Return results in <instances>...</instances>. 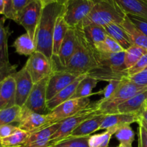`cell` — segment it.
Returning a JSON list of instances; mask_svg holds the SVG:
<instances>
[{
  "label": "cell",
  "instance_id": "cell-28",
  "mask_svg": "<svg viewBox=\"0 0 147 147\" xmlns=\"http://www.w3.org/2000/svg\"><path fill=\"white\" fill-rule=\"evenodd\" d=\"M80 27L86 39L94 45L103 41L108 36L104 27H102V26L96 25V24H89V25Z\"/></svg>",
  "mask_w": 147,
  "mask_h": 147
},
{
  "label": "cell",
  "instance_id": "cell-29",
  "mask_svg": "<svg viewBox=\"0 0 147 147\" xmlns=\"http://www.w3.org/2000/svg\"><path fill=\"white\" fill-rule=\"evenodd\" d=\"M22 107L14 105L11 107L0 110V126L12 124L20 122L21 119Z\"/></svg>",
  "mask_w": 147,
  "mask_h": 147
},
{
  "label": "cell",
  "instance_id": "cell-18",
  "mask_svg": "<svg viewBox=\"0 0 147 147\" xmlns=\"http://www.w3.org/2000/svg\"><path fill=\"white\" fill-rule=\"evenodd\" d=\"M139 117L135 115L125 114V113H115V114L106 115V118L102 122L99 130H110L113 131L116 133L118 129L121 126L126 124L137 123Z\"/></svg>",
  "mask_w": 147,
  "mask_h": 147
},
{
  "label": "cell",
  "instance_id": "cell-53",
  "mask_svg": "<svg viewBox=\"0 0 147 147\" xmlns=\"http://www.w3.org/2000/svg\"><path fill=\"white\" fill-rule=\"evenodd\" d=\"M146 109H147V105H146Z\"/></svg>",
  "mask_w": 147,
  "mask_h": 147
},
{
  "label": "cell",
  "instance_id": "cell-14",
  "mask_svg": "<svg viewBox=\"0 0 147 147\" xmlns=\"http://www.w3.org/2000/svg\"><path fill=\"white\" fill-rule=\"evenodd\" d=\"M16 83V105L22 107L32 91L34 83L26 67L13 74Z\"/></svg>",
  "mask_w": 147,
  "mask_h": 147
},
{
  "label": "cell",
  "instance_id": "cell-15",
  "mask_svg": "<svg viewBox=\"0 0 147 147\" xmlns=\"http://www.w3.org/2000/svg\"><path fill=\"white\" fill-rule=\"evenodd\" d=\"M78 76L61 71H53L49 78L47 87V100H50L63 89L73 83Z\"/></svg>",
  "mask_w": 147,
  "mask_h": 147
},
{
  "label": "cell",
  "instance_id": "cell-47",
  "mask_svg": "<svg viewBox=\"0 0 147 147\" xmlns=\"http://www.w3.org/2000/svg\"><path fill=\"white\" fill-rule=\"evenodd\" d=\"M139 119H143V120H144L145 121L147 122V109H145V110L142 112V114L139 116Z\"/></svg>",
  "mask_w": 147,
  "mask_h": 147
},
{
  "label": "cell",
  "instance_id": "cell-3",
  "mask_svg": "<svg viewBox=\"0 0 147 147\" xmlns=\"http://www.w3.org/2000/svg\"><path fill=\"white\" fill-rule=\"evenodd\" d=\"M98 51V50H97ZM125 51L119 53H103L98 51V66L87 76L98 81L122 80L129 77L124 63Z\"/></svg>",
  "mask_w": 147,
  "mask_h": 147
},
{
  "label": "cell",
  "instance_id": "cell-44",
  "mask_svg": "<svg viewBox=\"0 0 147 147\" xmlns=\"http://www.w3.org/2000/svg\"><path fill=\"white\" fill-rule=\"evenodd\" d=\"M139 147H147V130L139 124Z\"/></svg>",
  "mask_w": 147,
  "mask_h": 147
},
{
  "label": "cell",
  "instance_id": "cell-13",
  "mask_svg": "<svg viewBox=\"0 0 147 147\" xmlns=\"http://www.w3.org/2000/svg\"><path fill=\"white\" fill-rule=\"evenodd\" d=\"M50 125L47 114H40L22 107L21 119L17 124L20 129L25 131L30 134Z\"/></svg>",
  "mask_w": 147,
  "mask_h": 147
},
{
  "label": "cell",
  "instance_id": "cell-27",
  "mask_svg": "<svg viewBox=\"0 0 147 147\" xmlns=\"http://www.w3.org/2000/svg\"><path fill=\"white\" fill-rule=\"evenodd\" d=\"M98 83V80L86 75L79 83L72 98H89L90 96L94 94L93 90L97 86Z\"/></svg>",
  "mask_w": 147,
  "mask_h": 147
},
{
  "label": "cell",
  "instance_id": "cell-24",
  "mask_svg": "<svg viewBox=\"0 0 147 147\" xmlns=\"http://www.w3.org/2000/svg\"><path fill=\"white\" fill-rule=\"evenodd\" d=\"M121 25L126 30L133 45L143 47L147 50V36L134 25L127 15H126L124 20Z\"/></svg>",
  "mask_w": 147,
  "mask_h": 147
},
{
  "label": "cell",
  "instance_id": "cell-16",
  "mask_svg": "<svg viewBox=\"0 0 147 147\" xmlns=\"http://www.w3.org/2000/svg\"><path fill=\"white\" fill-rule=\"evenodd\" d=\"M61 121L53 123L30 134L22 147H50V139L58 129Z\"/></svg>",
  "mask_w": 147,
  "mask_h": 147
},
{
  "label": "cell",
  "instance_id": "cell-5",
  "mask_svg": "<svg viewBox=\"0 0 147 147\" xmlns=\"http://www.w3.org/2000/svg\"><path fill=\"white\" fill-rule=\"evenodd\" d=\"M147 90L146 86H140L131 81L129 78L121 80L113 94L106 100L100 99L97 104L98 110L103 114L110 115L118 113V107L131 98Z\"/></svg>",
  "mask_w": 147,
  "mask_h": 147
},
{
  "label": "cell",
  "instance_id": "cell-38",
  "mask_svg": "<svg viewBox=\"0 0 147 147\" xmlns=\"http://www.w3.org/2000/svg\"><path fill=\"white\" fill-rule=\"evenodd\" d=\"M147 68V52L139 59V61L131 68L128 70L129 76H134Z\"/></svg>",
  "mask_w": 147,
  "mask_h": 147
},
{
  "label": "cell",
  "instance_id": "cell-42",
  "mask_svg": "<svg viewBox=\"0 0 147 147\" xmlns=\"http://www.w3.org/2000/svg\"><path fill=\"white\" fill-rule=\"evenodd\" d=\"M128 78L131 81L134 82L136 84L147 87V69L136 75L129 76Z\"/></svg>",
  "mask_w": 147,
  "mask_h": 147
},
{
  "label": "cell",
  "instance_id": "cell-32",
  "mask_svg": "<svg viewBox=\"0 0 147 147\" xmlns=\"http://www.w3.org/2000/svg\"><path fill=\"white\" fill-rule=\"evenodd\" d=\"M146 52V49L136 45H132L127 50H126L124 63L128 70L133 67Z\"/></svg>",
  "mask_w": 147,
  "mask_h": 147
},
{
  "label": "cell",
  "instance_id": "cell-30",
  "mask_svg": "<svg viewBox=\"0 0 147 147\" xmlns=\"http://www.w3.org/2000/svg\"><path fill=\"white\" fill-rule=\"evenodd\" d=\"M29 136L30 134L20 129L13 134L0 139V144L3 147H22Z\"/></svg>",
  "mask_w": 147,
  "mask_h": 147
},
{
  "label": "cell",
  "instance_id": "cell-52",
  "mask_svg": "<svg viewBox=\"0 0 147 147\" xmlns=\"http://www.w3.org/2000/svg\"><path fill=\"white\" fill-rule=\"evenodd\" d=\"M0 147H3V146L1 145V144H0Z\"/></svg>",
  "mask_w": 147,
  "mask_h": 147
},
{
  "label": "cell",
  "instance_id": "cell-39",
  "mask_svg": "<svg viewBox=\"0 0 147 147\" xmlns=\"http://www.w3.org/2000/svg\"><path fill=\"white\" fill-rule=\"evenodd\" d=\"M121 80H112V81L109 82V84L106 88L103 89L99 93H96V94H100L103 96V98L101 99L103 100H106V99L109 98L111 96L113 93V92L117 89L120 85Z\"/></svg>",
  "mask_w": 147,
  "mask_h": 147
},
{
  "label": "cell",
  "instance_id": "cell-1",
  "mask_svg": "<svg viewBox=\"0 0 147 147\" xmlns=\"http://www.w3.org/2000/svg\"><path fill=\"white\" fill-rule=\"evenodd\" d=\"M77 37V48L70 61L65 67L53 69V71L71 73L76 76L87 75L98 66L97 50L85 37L80 26L75 27Z\"/></svg>",
  "mask_w": 147,
  "mask_h": 147
},
{
  "label": "cell",
  "instance_id": "cell-31",
  "mask_svg": "<svg viewBox=\"0 0 147 147\" xmlns=\"http://www.w3.org/2000/svg\"><path fill=\"white\" fill-rule=\"evenodd\" d=\"M131 124H126L121 126L115 133V136L123 147H133V142L135 139V134Z\"/></svg>",
  "mask_w": 147,
  "mask_h": 147
},
{
  "label": "cell",
  "instance_id": "cell-46",
  "mask_svg": "<svg viewBox=\"0 0 147 147\" xmlns=\"http://www.w3.org/2000/svg\"><path fill=\"white\" fill-rule=\"evenodd\" d=\"M40 1H41L43 7H44L48 4H53V3H63L65 1V0H40Z\"/></svg>",
  "mask_w": 147,
  "mask_h": 147
},
{
  "label": "cell",
  "instance_id": "cell-45",
  "mask_svg": "<svg viewBox=\"0 0 147 147\" xmlns=\"http://www.w3.org/2000/svg\"><path fill=\"white\" fill-rule=\"evenodd\" d=\"M32 0H13L14 9L15 11L16 16L17 17L20 11L31 1Z\"/></svg>",
  "mask_w": 147,
  "mask_h": 147
},
{
  "label": "cell",
  "instance_id": "cell-41",
  "mask_svg": "<svg viewBox=\"0 0 147 147\" xmlns=\"http://www.w3.org/2000/svg\"><path fill=\"white\" fill-rule=\"evenodd\" d=\"M4 17L7 19L13 20L16 22L17 16L14 9L13 0H4Z\"/></svg>",
  "mask_w": 147,
  "mask_h": 147
},
{
  "label": "cell",
  "instance_id": "cell-7",
  "mask_svg": "<svg viewBox=\"0 0 147 147\" xmlns=\"http://www.w3.org/2000/svg\"><path fill=\"white\" fill-rule=\"evenodd\" d=\"M95 0H65L63 15L71 28L82 23L95 5Z\"/></svg>",
  "mask_w": 147,
  "mask_h": 147
},
{
  "label": "cell",
  "instance_id": "cell-17",
  "mask_svg": "<svg viewBox=\"0 0 147 147\" xmlns=\"http://www.w3.org/2000/svg\"><path fill=\"white\" fill-rule=\"evenodd\" d=\"M147 90L136 95L118 107V113L139 116L146 109Z\"/></svg>",
  "mask_w": 147,
  "mask_h": 147
},
{
  "label": "cell",
  "instance_id": "cell-22",
  "mask_svg": "<svg viewBox=\"0 0 147 147\" xmlns=\"http://www.w3.org/2000/svg\"><path fill=\"white\" fill-rule=\"evenodd\" d=\"M106 115L98 113L80 124L77 129L71 134V136H91V134L97 131L100 129L102 122L106 118Z\"/></svg>",
  "mask_w": 147,
  "mask_h": 147
},
{
  "label": "cell",
  "instance_id": "cell-8",
  "mask_svg": "<svg viewBox=\"0 0 147 147\" xmlns=\"http://www.w3.org/2000/svg\"><path fill=\"white\" fill-rule=\"evenodd\" d=\"M43 5L40 0H32L17 17L16 22L25 29L26 32L34 41Z\"/></svg>",
  "mask_w": 147,
  "mask_h": 147
},
{
  "label": "cell",
  "instance_id": "cell-37",
  "mask_svg": "<svg viewBox=\"0 0 147 147\" xmlns=\"http://www.w3.org/2000/svg\"><path fill=\"white\" fill-rule=\"evenodd\" d=\"M17 65H12L9 62L0 61V83L4 81L9 76H12L17 72Z\"/></svg>",
  "mask_w": 147,
  "mask_h": 147
},
{
  "label": "cell",
  "instance_id": "cell-34",
  "mask_svg": "<svg viewBox=\"0 0 147 147\" xmlns=\"http://www.w3.org/2000/svg\"><path fill=\"white\" fill-rule=\"evenodd\" d=\"M90 136H68L50 147H90L88 141Z\"/></svg>",
  "mask_w": 147,
  "mask_h": 147
},
{
  "label": "cell",
  "instance_id": "cell-43",
  "mask_svg": "<svg viewBox=\"0 0 147 147\" xmlns=\"http://www.w3.org/2000/svg\"><path fill=\"white\" fill-rule=\"evenodd\" d=\"M20 128L17 126L13 124L1 125L0 126V139L3 138H6L10 135L15 133Z\"/></svg>",
  "mask_w": 147,
  "mask_h": 147
},
{
  "label": "cell",
  "instance_id": "cell-20",
  "mask_svg": "<svg viewBox=\"0 0 147 147\" xmlns=\"http://www.w3.org/2000/svg\"><path fill=\"white\" fill-rule=\"evenodd\" d=\"M16 105V83L12 76L3 81L0 92V110Z\"/></svg>",
  "mask_w": 147,
  "mask_h": 147
},
{
  "label": "cell",
  "instance_id": "cell-33",
  "mask_svg": "<svg viewBox=\"0 0 147 147\" xmlns=\"http://www.w3.org/2000/svg\"><path fill=\"white\" fill-rule=\"evenodd\" d=\"M9 35V29L4 26V22L0 20V61L9 63L8 37Z\"/></svg>",
  "mask_w": 147,
  "mask_h": 147
},
{
  "label": "cell",
  "instance_id": "cell-12",
  "mask_svg": "<svg viewBox=\"0 0 147 147\" xmlns=\"http://www.w3.org/2000/svg\"><path fill=\"white\" fill-rule=\"evenodd\" d=\"M77 48V37L75 28L70 29L67 31L57 56L53 57L52 64L53 68L59 67H65L70 61L72 56L74 55Z\"/></svg>",
  "mask_w": 147,
  "mask_h": 147
},
{
  "label": "cell",
  "instance_id": "cell-35",
  "mask_svg": "<svg viewBox=\"0 0 147 147\" xmlns=\"http://www.w3.org/2000/svg\"><path fill=\"white\" fill-rule=\"evenodd\" d=\"M96 50L103 53H119L125 50L115 41L114 40L107 36L103 41L95 45Z\"/></svg>",
  "mask_w": 147,
  "mask_h": 147
},
{
  "label": "cell",
  "instance_id": "cell-26",
  "mask_svg": "<svg viewBox=\"0 0 147 147\" xmlns=\"http://www.w3.org/2000/svg\"><path fill=\"white\" fill-rule=\"evenodd\" d=\"M12 46L16 53L21 55L30 56L36 51L35 42L27 32L17 37Z\"/></svg>",
  "mask_w": 147,
  "mask_h": 147
},
{
  "label": "cell",
  "instance_id": "cell-10",
  "mask_svg": "<svg viewBox=\"0 0 147 147\" xmlns=\"http://www.w3.org/2000/svg\"><path fill=\"white\" fill-rule=\"evenodd\" d=\"M90 103L89 98H72L64 102L47 114L50 124L61 121L76 114L90 106Z\"/></svg>",
  "mask_w": 147,
  "mask_h": 147
},
{
  "label": "cell",
  "instance_id": "cell-6",
  "mask_svg": "<svg viewBox=\"0 0 147 147\" xmlns=\"http://www.w3.org/2000/svg\"><path fill=\"white\" fill-rule=\"evenodd\" d=\"M98 113H101L98 110L97 102H95L92 104L90 103V106L76 114L61 121L58 129L50 139V146L70 136L73 131L77 129L80 124Z\"/></svg>",
  "mask_w": 147,
  "mask_h": 147
},
{
  "label": "cell",
  "instance_id": "cell-9",
  "mask_svg": "<svg viewBox=\"0 0 147 147\" xmlns=\"http://www.w3.org/2000/svg\"><path fill=\"white\" fill-rule=\"evenodd\" d=\"M50 76L34 83L32 91L22 107L40 114L50 113L47 107V87Z\"/></svg>",
  "mask_w": 147,
  "mask_h": 147
},
{
  "label": "cell",
  "instance_id": "cell-19",
  "mask_svg": "<svg viewBox=\"0 0 147 147\" xmlns=\"http://www.w3.org/2000/svg\"><path fill=\"white\" fill-rule=\"evenodd\" d=\"M126 14L137 16L147 20V0H113Z\"/></svg>",
  "mask_w": 147,
  "mask_h": 147
},
{
  "label": "cell",
  "instance_id": "cell-25",
  "mask_svg": "<svg viewBox=\"0 0 147 147\" xmlns=\"http://www.w3.org/2000/svg\"><path fill=\"white\" fill-rule=\"evenodd\" d=\"M63 12L57 17V20H56L55 26L54 34H53V57L57 56L62 42H63V40L65 37L67 31L70 29L68 24L65 21Z\"/></svg>",
  "mask_w": 147,
  "mask_h": 147
},
{
  "label": "cell",
  "instance_id": "cell-21",
  "mask_svg": "<svg viewBox=\"0 0 147 147\" xmlns=\"http://www.w3.org/2000/svg\"><path fill=\"white\" fill-rule=\"evenodd\" d=\"M86 76V75H82V76H78L73 83H70L69 86H67V87L63 89L61 91L59 92L54 97H53L51 99L47 100V107L49 111L50 112L53 109H55L56 107L60 106V104L71 99L73 95H74L75 92H76V88H77L79 83L81 81L82 79Z\"/></svg>",
  "mask_w": 147,
  "mask_h": 147
},
{
  "label": "cell",
  "instance_id": "cell-40",
  "mask_svg": "<svg viewBox=\"0 0 147 147\" xmlns=\"http://www.w3.org/2000/svg\"><path fill=\"white\" fill-rule=\"evenodd\" d=\"M127 17H129V20H131L134 25L140 30L143 34L147 36V20L145 19L142 18L140 17H137V16L134 15H130L128 14Z\"/></svg>",
  "mask_w": 147,
  "mask_h": 147
},
{
  "label": "cell",
  "instance_id": "cell-4",
  "mask_svg": "<svg viewBox=\"0 0 147 147\" xmlns=\"http://www.w3.org/2000/svg\"><path fill=\"white\" fill-rule=\"evenodd\" d=\"M95 1L90 12L78 26L96 24L104 27L111 23L121 24L123 22L126 14L113 0H95Z\"/></svg>",
  "mask_w": 147,
  "mask_h": 147
},
{
  "label": "cell",
  "instance_id": "cell-49",
  "mask_svg": "<svg viewBox=\"0 0 147 147\" xmlns=\"http://www.w3.org/2000/svg\"><path fill=\"white\" fill-rule=\"evenodd\" d=\"M137 123H139V124H141V125H142V126H143L144 127L145 129H146V130H147V122L146 121H145L143 120V119H139V121H138Z\"/></svg>",
  "mask_w": 147,
  "mask_h": 147
},
{
  "label": "cell",
  "instance_id": "cell-50",
  "mask_svg": "<svg viewBox=\"0 0 147 147\" xmlns=\"http://www.w3.org/2000/svg\"><path fill=\"white\" fill-rule=\"evenodd\" d=\"M2 83H3V82L0 83V92H1V86H2Z\"/></svg>",
  "mask_w": 147,
  "mask_h": 147
},
{
  "label": "cell",
  "instance_id": "cell-11",
  "mask_svg": "<svg viewBox=\"0 0 147 147\" xmlns=\"http://www.w3.org/2000/svg\"><path fill=\"white\" fill-rule=\"evenodd\" d=\"M24 67L31 76L34 83L50 76L53 71L52 62L43 53L37 51L29 57Z\"/></svg>",
  "mask_w": 147,
  "mask_h": 147
},
{
  "label": "cell",
  "instance_id": "cell-23",
  "mask_svg": "<svg viewBox=\"0 0 147 147\" xmlns=\"http://www.w3.org/2000/svg\"><path fill=\"white\" fill-rule=\"evenodd\" d=\"M107 35L114 40L126 51L132 45L126 30L120 24L111 23L104 26Z\"/></svg>",
  "mask_w": 147,
  "mask_h": 147
},
{
  "label": "cell",
  "instance_id": "cell-2",
  "mask_svg": "<svg viewBox=\"0 0 147 147\" xmlns=\"http://www.w3.org/2000/svg\"><path fill=\"white\" fill-rule=\"evenodd\" d=\"M64 9V2L53 3L43 7L41 18L36 30V51L43 53L50 62L53 59V34L57 17Z\"/></svg>",
  "mask_w": 147,
  "mask_h": 147
},
{
  "label": "cell",
  "instance_id": "cell-54",
  "mask_svg": "<svg viewBox=\"0 0 147 147\" xmlns=\"http://www.w3.org/2000/svg\"><path fill=\"white\" fill-rule=\"evenodd\" d=\"M146 69H147V68H146ZM145 70H146V69H145Z\"/></svg>",
  "mask_w": 147,
  "mask_h": 147
},
{
  "label": "cell",
  "instance_id": "cell-48",
  "mask_svg": "<svg viewBox=\"0 0 147 147\" xmlns=\"http://www.w3.org/2000/svg\"><path fill=\"white\" fill-rule=\"evenodd\" d=\"M4 14V0H0V14Z\"/></svg>",
  "mask_w": 147,
  "mask_h": 147
},
{
  "label": "cell",
  "instance_id": "cell-51",
  "mask_svg": "<svg viewBox=\"0 0 147 147\" xmlns=\"http://www.w3.org/2000/svg\"><path fill=\"white\" fill-rule=\"evenodd\" d=\"M118 147H123V146H121V145H119V146H118Z\"/></svg>",
  "mask_w": 147,
  "mask_h": 147
},
{
  "label": "cell",
  "instance_id": "cell-36",
  "mask_svg": "<svg viewBox=\"0 0 147 147\" xmlns=\"http://www.w3.org/2000/svg\"><path fill=\"white\" fill-rule=\"evenodd\" d=\"M115 134L113 131L108 129L103 133L90 136L88 144L90 147H109L111 136Z\"/></svg>",
  "mask_w": 147,
  "mask_h": 147
}]
</instances>
